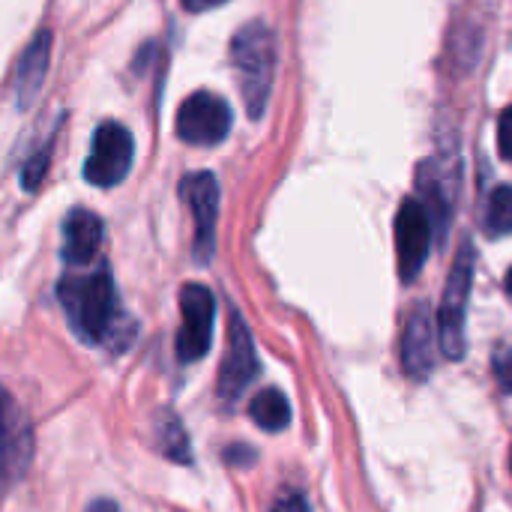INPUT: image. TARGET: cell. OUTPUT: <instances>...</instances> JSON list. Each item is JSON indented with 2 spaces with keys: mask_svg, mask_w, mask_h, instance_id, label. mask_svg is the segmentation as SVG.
Listing matches in <instances>:
<instances>
[{
  "mask_svg": "<svg viewBox=\"0 0 512 512\" xmlns=\"http://www.w3.org/2000/svg\"><path fill=\"white\" fill-rule=\"evenodd\" d=\"M249 414L252 420L264 429V432H282L291 423V405L279 390H264L249 402Z\"/></svg>",
  "mask_w": 512,
  "mask_h": 512,
  "instance_id": "14",
  "label": "cell"
},
{
  "mask_svg": "<svg viewBox=\"0 0 512 512\" xmlns=\"http://www.w3.org/2000/svg\"><path fill=\"white\" fill-rule=\"evenodd\" d=\"M258 375V354H255V342L252 333L246 327V321L240 318L237 309H231V321H228V348L219 366V399L234 402L243 396V390L255 381Z\"/></svg>",
  "mask_w": 512,
  "mask_h": 512,
  "instance_id": "8",
  "label": "cell"
},
{
  "mask_svg": "<svg viewBox=\"0 0 512 512\" xmlns=\"http://www.w3.org/2000/svg\"><path fill=\"white\" fill-rule=\"evenodd\" d=\"M51 153H54V141H45V147H39V150L24 162V168H21V186H24L27 192H36L39 183L45 180L48 165H51Z\"/></svg>",
  "mask_w": 512,
  "mask_h": 512,
  "instance_id": "17",
  "label": "cell"
},
{
  "mask_svg": "<svg viewBox=\"0 0 512 512\" xmlns=\"http://www.w3.org/2000/svg\"><path fill=\"white\" fill-rule=\"evenodd\" d=\"M495 378H498L501 390L512 393V348H504L495 354Z\"/></svg>",
  "mask_w": 512,
  "mask_h": 512,
  "instance_id": "18",
  "label": "cell"
},
{
  "mask_svg": "<svg viewBox=\"0 0 512 512\" xmlns=\"http://www.w3.org/2000/svg\"><path fill=\"white\" fill-rule=\"evenodd\" d=\"M51 30H39L30 45L24 48L21 60H18V72H15V99L18 108H30L45 84L48 75V63H51Z\"/></svg>",
  "mask_w": 512,
  "mask_h": 512,
  "instance_id": "13",
  "label": "cell"
},
{
  "mask_svg": "<svg viewBox=\"0 0 512 512\" xmlns=\"http://www.w3.org/2000/svg\"><path fill=\"white\" fill-rule=\"evenodd\" d=\"M102 219L87 210V207H75L69 210L66 222H63V261L72 267H84L99 255L102 246Z\"/></svg>",
  "mask_w": 512,
  "mask_h": 512,
  "instance_id": "12",
  "label": "cell"
},
{
  "mask_svg": "<svg viewBox=\"0 0 512 512\" xmlns=\"http://www.w3.org/2000/svg\"><path fill=\"white\" fill-rule=\"evenodd\" d=\"M273 512H309V504L300 492H285L276 504H273Z\"/></svg>",
  "mask_w": 512,
  "mask_h": 512,
  "instance_id": "20",
  "label": "cell"
},
{
  "mask_svg": "<svg viewBox=\"0 0 512 512\" xmlns=\"http://www.w3.org/2000/svg\"><path fill=\"white\" fill-rule=\"evenodd\" d=\"M429 246H432V219H429V210L420 201L408 198L399 207V216H396V255H399L402 282H411L423 270L426 255H429Z\"/></svg>",
  "mask_w": 512,
  "mask_h": 512,
  "instance_id": "10",
  "label": "cell"
},
{
  "mask_svg": "<svg viewBox=\"0 0 512 512\" xmlns=\"http://www.w3.org/2000/svg\"><path fill=\"white\" fill-rule=\"evenodd\" d=\"M159 447H162V453L168 456V459H174V462H192V453H189V438H186V432H183V426L174 420V417H168L165 423H159Z\"/></svg>",
  "mask_w": 512,
  "mask_h": 512,
  "instance_id": "15",
  "label": "cell"
},
{
  "mask_svg": "<svg viewBox=\"0 0 512 512\" xmlns=\"http://www.w3.org/2000/svg\"><path fill=\"white\" fill-rule=\"evenodd\" d=\"M57 300L81 342L105 345L111 351H123L132 342L135 327L123 315L114 279L105 267L84 276H63L57 285Z\"/></svg>",
  "mask_w": 512,
  "mask_h": 512,
  "instance_id": "1",
  "label": "cell"
},
{
  "mask_svg": "<svg viewBox=\"0 0 512 512\" xmlns=\"http://www.w3.org/2000/svg\"><path fill=\"white\" fill-rule=\"evenodd\" d=\"M231 132V108L222 96L198 90L177 108V138L195 147H213Z\"/></svg>",
  "mask_w": 512,
  "mask_h": 512,
  "instance_id": "7",
  "label": "cell"
},
{
  "mask_svg": "<svg viewBox=\"0 0 512 512\" xmlns=\"http://www.w3.org/2000/svg\"><path fill=\"white\" fill-rule=\"evenodd\" d=\"M216 321V297L210 288L189 282L180 288V333H177V357L183 363H195L210 351Z\"/></svg>",
  "mask_w": 512,
  "mask_h": 512,
  "instance_id": "6",
  "label": "cell"
},
{
  "mask_svg": "<svg viewBox=\"0 0 512 512\" xmlns=\"http://www.w3.org/2000/svg\"><path fill=\"white\" fill-rule=\"evenodd\" d=\"M180 198L195 216V261L207 264L216 249V216H219V183L210 171L186 174L180 180Z\"/></svg>",
  "mask_w": 512,
  "mask_h": 512,
  "instance_id": "9",
  "label": "cell"
},
{
  "mask_svg": "<svg viewBox=\"0 0 512 512\" xmlns=\"http://www.w3.org/2000/svg\"><path fill=\"white\" fill-rule=\"evenodd\" d=\"M498 147H501V156L512 162V108H507L498 120Z\"/></svg>",
  "mask_w": 512,
  "mask_h": 512,
  "instance_id": "19",
  "label": "cell"
},
{
  "mask_svg": "<svg viewBox=\"0 0 512 512\" xmlns=\"http://www.w3.org/2000/svg\"><path fill=\"white\" fill-rule=\"evenodd\" d=\"M228 0H183V9L186 12H207V9H216Z\"/></svg>",
  "mask_w": 512,
  "mask_h": 512,
  "instance_id": "21",
  "label": "cell"
},
{
  "mask_svg": "<svg viewBox=\"0 0 512 512\" xmlns=\"http://www.w3.org/2000/svg\"><path fill=\"white\" fill-rule=\"evenodd\" d=\"M507 294H510V297H512V270H510V273H507Z\"/></svg>",
  "mask_w": 512,
  "mask_h": 512,
  "instance_id": "23",
  "label": "cell"
},
{
  "mask_svg": "<svg viewBox=\"0 0 512 512\" xmlns=\"http://www.w3.org/2000/svg\"><path fill=\"white\" fill-rule=\"evenodd\" d=\"M486 225L492 234H512V186H498L492 192Z\"/></svg>",
  "mask_w": 512,
  "mask_h": 512,
  "instance_id": "16",
  "label": "cell"
},
{
  "mask_svg": "<svg viewBox=\"0 0 512 512\" xmlns=\"http://www.w3.org/2000/svg\"><path fill=\"white\" fill-rule=\"evenodd\" d=\"M231 63L240 78V93L252 120H261L276 72V36L264 21H249L231 39Z\"/></svg>",
  "mask_w": 512,
  "mask_h": 512,
  "instance_id": "2",
  "label": "cell"
},
{
  "mask_svg": "<svg viewBox=\"0 0 512 512\" xmlns=\"http://www.w3.org/2000/svg\"><path fill=\"white\" fill-rule=\"evenodd\" d=\"M87 512H120L117 510V504L114 501H108V498H99V501H93Z\"/></svg>",
  "mask_w": 512,
  "mask_h": 512,
  "instance_id": "22",
  "label": "cell"
},
{
  "mask_svg": "<svg viewBox=\"0 0 512 512\" xmlns=\"http://www.w3.org/2000/svg\"><path fill=\"white\" fill-rule=\"evenodd\" d=\"M132 159H135L132 132L123 123L108 120L93 132V147L84 162V180L99 189H111L126 180Z\"/></svg>",
  "mask_w": 512,
  "mask_h": 512,
  "instance_id": "4",
  "label": "cell"
},
{
  "mask_svg": "<svg viewBox=\"0 0 512 512\" xmlns=\"http://www.w3.org/2000/svg\"><path fill=\"white\" fill-rule=\"evenodd\" d=\"M438 336H435V324H432V312L426 303H420L405 324L402 333V366L411 378H426L438 360Z\"/></svg>",
  "mask_w": 512,
  "mask_h": 512,
  "instance_id": "11",
  "label": "cell"
},
{
  "mask_svg": "<svg viewBox=\"0 0 512 512\" xmlns=\"http://www.w3.org/2000/svg\"><path fill=\"white\" fill-rule=\"evenodd\" d=\"M474 282V246L465 243L456 255V264L447 279V291L438 312V345L447 360L465 357V309Z\"/></svg>",
  "mask_w": 512,
  "mask_h": 512,
  "instance_id": "3",
  "label": "cell"
},
{
  "mask_svg": "<svg viewBox=\"0 0 512 512\" xmlns=\"http://www.w3.org/2000/svg\"><path fill=\"white\" fill-rule=\"evenodd\" d=\"M510 465H512V453H510Z\"/></svg>",
  "mask_w": 512,
  "mask_h": 512,
  "instance_id": "24",
  "label": "cell"
},
{
  "mask_svg": "<svg viewBox=\"0 0 512 512\" xmlns=\"http://www.w3.org/2000/svg\"><path fill=\"white\" fill-rule=\"evenodd\" d=\"M33 462V426L24 408L0 387V492L12 489Z\"/></svg>",
  "mask_w": 512,
  "mask_h": 512,
  "instance_id": "5",
  "label": "cell"
}]
</instances>
